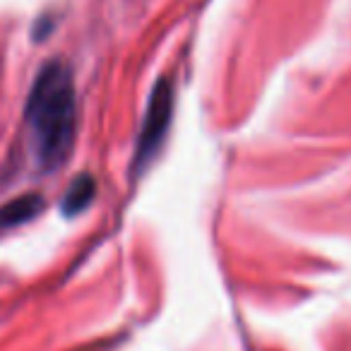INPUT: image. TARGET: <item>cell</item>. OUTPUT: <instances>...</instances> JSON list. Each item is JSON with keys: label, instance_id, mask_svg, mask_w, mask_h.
I'll use <instances>...</instances> for the list:
<instances>
[{"label": "cell", "instance_id": "4", "mask_svg": "<svg viewBox=\"0 0 351 351\" xmlns=\"http://www.w3.org/2000/svg\"><path fill=\"white\" fill-rule=\"evenodd\" d=\"M97 195V178L92 173H80L63 193V200H60V212L65 217H77L87 210L94 202Z\"/></svg>", "mask_w": 351, "mask_h": 351}, {"label": "cell", "instance_id": "2", "mask_svg": "<svg viewBox=\"0 0 351 351\" xmlns=\"http://www.w3.org/2000/svg\"><path fill=\"white\" fill-rule=\"evenodd\" d=\"M171 116H173V84H171V80L161 77L149 94L145 121L140 125V135H137L135 152H132L130 171L135 176H140L152 164L159 147L164 145L166 132H169L171 125Z\"/></svg>", "mask_w": 351, "mask_h": 351}, {"label": "cell", "instance_id": "3", "mask_svg": "<svg viewBox=\"0 0 351 351\" xmlns=\"http://www.w3.org/2000/svg\"><path fill=\"white\" fill-rule=\"evenodd\" d=\"M41 210H44V197L39 193H25V195L15 197V200L0 207V229H12V226L27 224L34 217H39Z\"/></svg>", "mask_w": 351, "mask_h": 351}, {"label": "cell", "instance_id": "1", "mask_svg": "<svg viewBox=\"0 0 351 351\" xmlns=\"http://www.w3.org/2000/svg\"><path fill=\"white\" fill-rule=\"evenodd\" d=\"M27 125L34 137V152L46 171L65 164L77 132V99L73 70L51 60L36 73L27 97Z\"/></svg>", "mask_w": 351, "mask_h": 351}]
</instances>
